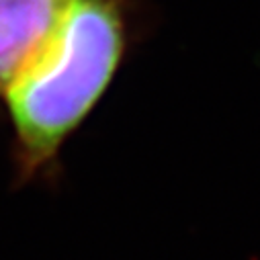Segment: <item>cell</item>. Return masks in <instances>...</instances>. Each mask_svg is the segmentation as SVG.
<instances>
[{"label":"cell","mask_w":260,"mask_h":260,"mask_svg":"<svg viewBox=\"0 0 260 260\" xmlns=\"http://www.w3.org/2000/svg\"><path fill=\"white\" fill-rule=\"evenodd\" d=\"M123 51L117 0H76L45 53L3 94L23 170L53 160L113 82Z\"/></svg>","instance_id":"cell-1"},{"label":"cell","mask_w":260,"mask_h":260,"mask_svg":"<svg viewBox=\"0 0 260 260\" xmlns=\"http://www.w3.org/2000/svg\"><path fill=\"white\" fill-rule=\"evenodd\" d=\"M76 0H0V96L45 53Z\"/></svg>","instance_id":"cell-2"}]
</instances>
